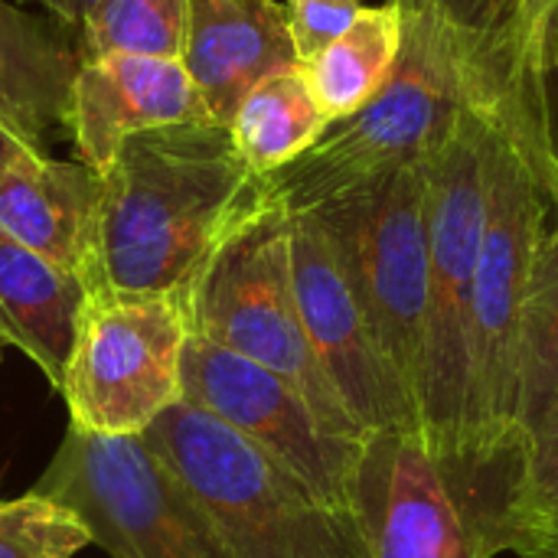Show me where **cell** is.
I'll return each instance as SVG.
<instances>
[{
    "mask_svg": "<svg viewBox=\"0 0 558 558\" xmlns=\"http://www.w3.org/2000/svg\"><path fill=\"white\" fill-rule=\"evenodd\" d=\"M396 3L405 36L379 95L333 121L298 160L262 177L265 199L284 213L317 209L402 167L428 163L468 111L510 121L507 82L477 33L435 0Z\"/></svg>",
    "mask_w": 558,
    "mask_h": 558,
    "instance_id": "cell-1",
    "label": "cell"
},
{
    "mask_svg": "<svg viewBox=\"0 0 558 558\" xmlns=\"http://www.w3.org/2000/svg\"><path fill=\"white\" fill-rule=\"evenodd\" d=\"M101 177L88 291L180 298L262 177L229 128L170 124L121 141Z\"/></svg>",
    "mask_w": 558,
    "mask_h": 558,
    "instance_id": "cell-2",
    "label": "cell"
},
{
    "mask_svg": "<svg viewBox=\"0 0 558 558\" xmlns=\"http://www.w3.org/2000/svg\"><path fill=\"white\" fill-rule=\"evenodd\" d=\"M523 438L441 445L418 428L363 438L350 513L369 558H497L513 549Z\"/></svg>",
    "mask_w": 558,
    "mask_h": 558,
    "instance_id": "cell-3",
    "label": "cell"
},
{
    "mask_svg": "<svg viewBox=\"0 0 558 558\" xmlns=\"http://www.w3.org/2000/svg\"><path fill=\"white\" fill-rule=\"evenodd\" d=\"M144 441L199 504L229 558H369L350 510L320 500L209 412L177 402Z\"/></svg>",
    "mask_w": 558,
    "mask_h": 558,
    "instance_id": "cell-4",
    "label": "cell"
},
{
    "mask_svg": "<svg viewBox=\"0 0 558 558\" xmlns=\"http://www.w3.org/2000/svg\"><path fill=\"white\" fill-rule=\"evenodd\" d=\"M190 333L288 379L343 438H366L324 376L291 281L288 213L258 196L226 226L180 294Z\"/></svg>",
    "mask_w": 558,
    "mask_h": 558,
    "instance_id": "cell-5",
    "label": "cell"
},
{
    "mask_svg": "<svg viewBox=\"0 0 558 558\" xmlns=\"http://www.w3.org/2000/svg\"><path fill=\"white\" fill-rule=\"evenodd\" d=\"M504 121L494 111H468L425 167L428 314L415 405L418 428L441 445L471 438V301L487 219L490 147Z\"/></svg>",
    "mask_w": 558,
    "mask_h": 558,
    "instance_id": "cell-6",
    "label": "cell"
},
{
    "mask_svg": "<svg viewBox=\"0 0 558 558\" xmlns=\"http://www.w3.org/2000/svg\"><path fill=\"white\" fill-rule=\"evenodd\" d=\"M549 196L530 147L504 121L490 147L487 219L471 301V438L513 441L520 317Z\"/></svg>",
    "mask_w": 558,
    "mask_h": 558,
    "instance_id": "cell-7",
    "label": "cell"
},
{
    "mask_svg": "<svg viewBox=\"0 0 558 558\" xmlns=\"http://www.w3.org/2000/svg\"><path fill=\"white\" fill-rule=\"evenodd\" d=\"M75 513L111 558H229L199 504L144 435H92L69 425L33 487Z\"/></svg>",
    "mask_w": 558,
    "mask_h": 558,
    "instance_id": "cell-8",
    "label": "cell"
},
{
    "mask_svg": "<svg viewBox=\"0 0 558 558\" xmlns=\"http://www.w3.org/2000/svg\"><path fill=\"white\" fill-rule=\"evenodd\" d=\"M186 340L180 298L92 288L59 386L69 425L108 438L144 435L183 402Z\"/></svg>",
    "mask_w": 558,
    "mask_h": 558,
    "instance_id": "cell-9",
    "label": "cell"
},
{
    "mask_svg": "<svg viewBox=\"0 0 558 558\" xmlns=\"http://www.w3.org/2000/svg\"><path fill=\"white\" fill-rule=\"evenodd\" d=\"M412 163L311 213L327 226L366 324L412 396L418 392L428 314V186ZM418 412V405H415Z\"/></svg>",
    "mask_w": 558,
    "mask_h": 558,
    "instance_id": "cell-10",
    "label": "cell"
},
{
    "mask_svg": "<svg viewBox=\"0 0 558 558\" xmlns=\"http://www.w3.org/2000/svg\"><path fill=\"white\" fill-rule=\"evenodd\" d=\"M183 402L271 454L330 507L350 510L363 438L330 432L288 379L190 333L183 350Z\"/></svg>",
    "mask_w": 558,
    "mask_h": 558,
    "instance_id": "cell-11",
    "label": "cell"
},
{
    "mask_svg": "<svg viewBox=\"0 0 558 558\" xmlns=\"http://www.w3.org/2000/svg\"><path fill=\"white\" fill-rule=\"evenodd\" d=\"M288 242L304 333L356 428L363 435L418 428L412 396L386 363L320 216L288 213Z\"/></svg>",
    "mask_w": 558,
    "mask_h": 558,
    "instance_id": "cell-12",
    "label": "cell"
},
{
    "mask_svg": "<svg viewBox=\"0 0 558 558\" xmlns=\"http://www.w3.org/2000/svg\"><path fill=\"white\" fill-rule=\"evenodd\" d=\"M180 59H150L108 52L78 62L69 92L65 128L72 131L78 160L101 173L121 141L170 124H209Z\"/></svg>",
    "mask_w": 558,
    "mask_h": 558,
    "instance_id": "cell-13",
    "label": "cell"
},
{
    "mask_svg": "<svg viewBox=\"0 0 558 558\" xmlns=\"http://www.w3.org/2000/svg\"><path fill=\"white\" fill-rule=\"evenodd\" d=\"M180 62L216 124L271 72L298 65L288 10L278 0H190Z\"/></svg>",
    "mask_w": 558,
    "mask_h": 558,
    "instance_id": "cell-14",
    "label": "cell"
},
{
    "mask_svg": "<svg viewBox=\"0 0 558 558\" xmlns=\"http://www.w3.org/2000/svg\"><path fill=\"white\" fill-rule=\"evenodd\" d=\"M98 199L101 177L92 167L36 150L0 173V232L88 284Z\"/></svg>",
    "mask_w": 558,
    "mask_h": 558,
    "instance_id": "cell-15",
    "label": "cell"
},
{
    "mask_svg": "<svg viewBox=\"0 0 558 558\" xmlns=\"http://www.w3.org/2000/svg\"><path fill=\"white\" fill-rule=\"evenodd\" d=\"M88 284L0 232V343L62 386Z\"/></svg>",
    "mask_w": 558,
    "mask_h": 558,
    "instance_id": "cell-16",
    "label": "cell"
},
{
    "mask_svg": "<svg viewBox=\"0 0 558 558\" xmlns=\"http://www.w3.org/2000/svg\"><path fill=\"white\" fill-rule=\"evenodd\" d=\"M82 56L43 20L0 0V124L39 144L46 128L65 124L69 92Z\"/></svg>",
    "mask_w": 558,
    "mask_h": 558,
    "instance_id": "cell-17",
    "label": "cell"
},
{
    "mask_svg": "<svg viewBox=\"0 0 558 558\" xmlns=\"http://www.w3.org/2000/svg\"><path fill=\"white\" fill-rule=\"evenodd\" d=\"M402 36V7L386 0L383 7H363L330 46L301 62L311 92L330 124L360 111L379 95L399 62Z\"/></svg>",
    "mask_w": 558,
    "mask_h": 558,
    "instance_id": "cell-18",
    "label": "cell"
},
{
    "mask_svg": "<svg viewBox=\"0 0 558 558\" xmlns=\"http://www.w3.org/2000/svg\"><path fill=\"white\" fill-rule=\"evenodd\" d=\"M327 128L330 121L320 111L301 62L265 75L239 101L229 121V134L255 177H268L298 160Z\"/></svg>",
    "mask_w": 558,
    "mask_h": 558,
    "instance_id": "cell-19",
    "label": "cell"
},
{
    "mask_svg": "<svg viewBox=\"0 0 558 558\" xmlns=\"http://www.w3.org/2000/svg\"><path fill=\"white\" fill-rule=\"evenodd\" d=\"M558 405V222L546 229L526 301L517 343V412L513 425L520 438H530Z\"/></svg>",
    "mask_w": 558,
    "mask_h": 558,
    "instance_id": "cell-20",
    "label": "cell"
},
{
    "mask_svg": "<svg viewBox=\"0 0 558 558\" xmlns=\"http://www.w3.org/2000/svg\"><path fill=\"white\" fill-rule=\"evenodd\" d=\"M190 0H101L82 23V59L128 52L180 59Z\"/></svg>",
    "mask_w": 558,
    "mask_h": 558,
    "instance_id": "cell-21",
    "label": "cell"
},
{
    "mask_svg": "<svg viewBox=\"0 0 558 558\" xmlns=\"http://www.w3.org/2000/svg\"><path fill=\"white\" fill-rule=\"evenodd\" d=\"M510 553L558 558V405L530 438H523Z\"/></svg>",
    "mask_w": 558,
    "mask_h": 558,
    "instance_id": "cell-22",
    "label": "cell"
},
{
    "mask_svg": "<svg viewBox=\"0 0 558 558\" xmlns=\"http://www.w3.org/2000/svg\"><path fill=\"white\" fill-rule=\"evenodd\" d=\"M92 536L85 523L36 490L0 500V558H75Z\"/></svg>",
    "mask_w": 558,
    "mask_h": 558,
    "instance_id": "cell-23",
    "label": "cell"
},
{
    "mask_svg": "<svg viewBox=\"0 0 558 558\" xmlns=\"http://www.w3.org/2000/svg\"><path fill=\"white\" fill-rule=\"evenodd\" d=\"M288 29L294 39L298 62L314 59L330 46L363 10L360 0H288Z\"/></svg>",
    "mask_w": 558,
    "mask_h": 558,
    "instance_id": "cell-24",
    "label": "cell"
},
{
    "mask_svg": "<svg viewBox=\"0 0 558 558\" xmlns=\"http://www.w3.org/2000/svg\"><path fill=\"white\" fill-rule=\"evenodd\" d=\"M517 26H520L526 78H530V88L536 95V111H539L546 72L558 59V0H517Z\"/></svg>",
    "mask_w": 558,
    "mask_h": 558,
    "instance_id": "cell-25",
    "label": "cell"
},
{
    "mask_svg": "<svg viewBox=\"0 0 558 558\" xmlns=\"http://www.w3.org/2000/svg\"><path fill=\"white\" fill-rule=\"evenodd\" d=\"M536 170L549 206L558 213V59L546 72L539 95V121H536Z\"/></svg>",
    "mask_w": 558,
    "mask_h": 558,
    "instance_id": "cell-26",
    "label": "cell"
},
{
    "mask_svg": "<svg viewBox=\"0 0 558 558\" xmlns=\"http://www.w3.org/2000/svg\"><path fill=\"white\" fill-rule=\"evenodd\" d=\"M36 150H39V144L26 141L23 134H16V131H10V128L0 124V173L10 170L13 163H20L23 157L36 154Z\"/></svg>",
    "mask_w": 558,
    "mask_h": 558,
    "instance_id": "cell-27",
    "label": "cell"
},
{
    "mask_svg": "<svg viewBox=\"0 0 558 558\" xmlns=\"http://www.w3.org/2000/svg\"><path fill=\"white\" fill-rule=\"evenodd\" d=\"M39 7H46L52 16H59L65 26H82L88 20V13L101 3V0H33Z\"/></svg>",
    "mask_w": 558,
    "mask_h": 558,
    "instance_id": "cell-28",
    "label": "cell"
}]
</instances>
